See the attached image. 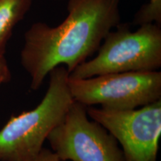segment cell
Wrapping results in <instances>:
<instances>
[{
  "label": "cell",
  "mask_w": 161,
  "mask_h": 161,
  "mask_svg": "<svg viewBox=\"0 0 161 161\" xmlns=\"http://www.w3.org/2000/svg\"><path fill=\"white\" fill-rule=\"evenodd\" d=\"M32 161H62L52 150L43 148Z\"/></svg>",
  "instance_id": "30bf717a"
},
{
  "label": "cell",
  "mask_w": 161,
  "mask_h": 161,
  "mask_svg": "<svg viewBox=\"0 0 161 161\" xmlns=\"http://www.w3.org/2000/svg\"><path fill=\"white\" fill-rule=\"evenodd\" d=\"M86 113L117 140L125 161H157L161 136V99L133 110L86 108Z\"/></svg>",
  "instance_id": "8992f818"
},
{
  "label": "cell",
  "mask_w": 161,
  "mask_h": 161,
  "mask_svg": "<svg viewBox=\"0 0 161 161\" xmlns=\"http://www.w3.org/2000/svg\"><path fill=\"white\" fill-rule=\"evenodd\" d=\"M11 75L5 55H0V86L11 80Z\"/></svg>",
  "instance_id": "9c48e42d"
},
{
  "label": "cell",
  "mask_w": 161,
  "mask_h": 161,
  "mask_svg": "<svg viewBox=\"0 0 161 161\" xmlns=\"http://www.w3.org/2000/svg\"><path fill=\"white\" fill-rule=\"evenodd\" d=\"M102 42L97 55L78 65L69 74V78L157 71L161 67V29L158 24H142L135 31L127 24H119Z\"/></svg>",
  "instance_id": "3957f363"
},
{
  "label": "cell",
  "mask_w": 161,
  "mask_h": 161,
  "mask_svg": "<svg viewBox=\"0 0 161 161\" xmlns=\"http://www.w3.org/2000/svg\"><path fill=\"white\" fill-rule=\"evenodd\" d=\"M134 23L141 25L146 23L161 24V0H149L134 16Z\"/></svg>",
  "instance_id": "ba28073f"
},
{
  "label": "cell",
  "mask_w": 161,
  "mask_h": 161,
  "mask_svg": "<svg viewBox=\"0 0 161 161\" xmlns=\"http://www.w3.org/2000/svg\"><path fill=\"white\" fill-rule=\"evenodd\" d=\"M87 116L86 107L73 101L48 136L51 150L62 161H125L117 140Z\"/></svg>",
  "instance_id": "5b68a950"
},
{
  "label": "cell",
  "mask_w": 161,
  "mask_h": 161,
  "mask_svg": "<svg viewBox=\"0 0 161 161\" xmlns=\"http://www.w3.org/2000/svg\"><path fill=\"white\" fill-rule=\"evenodd\" d=\"M33 0H0V55L5 48L12 31L31 8Z\"/></svg>",
  "instance_id": "52a82bcc"
},
{
  "label": "cell",
  "mask_w": 161,
  "mask_h": 161,
  "mask_svg": "<svg viewBox=\"0 0 161 161\" xmlns=\"http://www.w3.org/2000/svg\"><path fill=\"white\" fill-rule=\"evenodd\" d=\"M68 15L60 25L32 24L24 36L22 66L37 90L54 68L64 66L69 74L98 51L120 21L119 0H69Z\"/></svg>",
  "instance_id": "6da1fadb"
},
{
  "label": "cell",
  "mask_w": 161,
  "mask_h": 161,
  "mask_svg": "<svg viewBox=\"0 0 161 161\" xmlns=\"http://www.w3.org/2000/svg\"><path fill=\"white\" fill-rule=\"evenodd\" d=\"M48 75L49 86L39 104L12 116L0 129V161L33 160L73 102L65 66L54 68Z\"/></svg>",
  "instance_id": "7a4b0ae2"
},
{
  "label": "cell",
  "mask_w": 161,
  "mask_h": 161,
  "mask_svg": "<svg viewBox=\"0 0 161 161\" xmlns=\"http://www.w3.org/2000/svg\"><path fill=\"white\" fill-rule=\"evenodd\" d=\"M74 101L109 110L136 109L161 99V72L109 73L88 78H68Z\"/></svg>",
  "instance_id": "277c9868"
}]
</instances>
